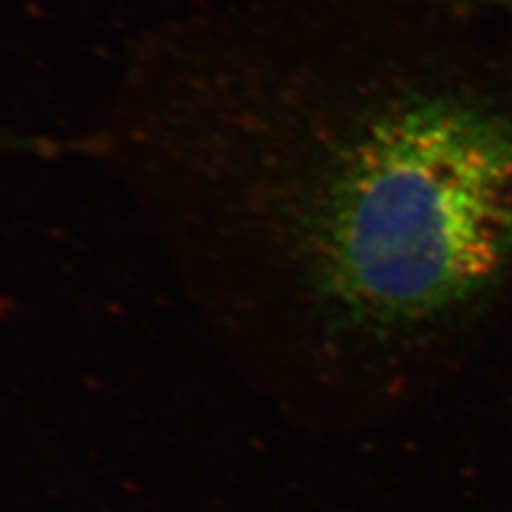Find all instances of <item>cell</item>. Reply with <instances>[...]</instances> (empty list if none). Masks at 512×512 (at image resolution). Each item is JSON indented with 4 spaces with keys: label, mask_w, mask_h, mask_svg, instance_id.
<instances>
[{
    "label": "cell",
    "mask_w": 512,
    "mask_h": 512,
    "mask_svg": "<svg viewBox=\"0 0 512 512\" xmlns=\"http://www.w3.org/2000/svg\"><path fill=\"white\" fill-rule=\"evenodd\" d=\"M71 150L67 143H60L50 137H32V135H20V133H9L0 131V154L11 152V154H43V156H54Z\"/></svg>",
    "instance_id": "cell-1"
},
{
    "label": "cell",
    "mask_w": 512,
    "mask_h": 512,
    "mask_svg": "<svg viewBox=\"0 0 512 512\" xmlns=\"http://www.w3.org/2000/svg\"><path fill=\"white\" fill-rule=\"evenodd\" d=\"M493 3H506V5H512V0H493Z\"/></svg>",
    "instance_id": "cell-2"
}]
</instances>
